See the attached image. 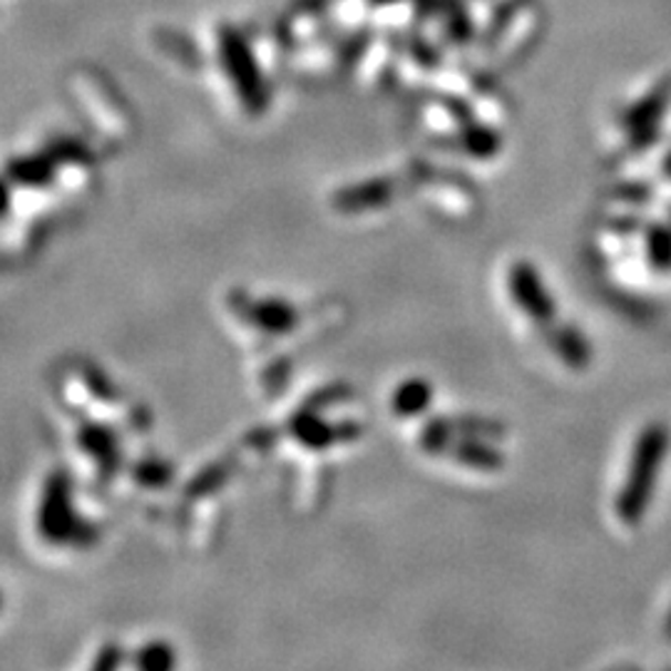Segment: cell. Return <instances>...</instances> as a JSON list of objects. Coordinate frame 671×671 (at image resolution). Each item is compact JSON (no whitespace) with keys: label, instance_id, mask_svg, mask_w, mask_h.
<instances>
[{"label":"cell","instance_id":"11","mask_svg":"<svg viewBox=\"0 0 671 671\" xmlns=\"http://www.w3.org/2000/svg\"><path fill=\"white\" fill-rule=\"evenodd\" d=\"M390 3H400V0H370V6H376V8H384Z\"/></svg>","mask_w":671,"mask_h":671},{"label":"cell","instance_id":"12","mask_svg":"<svg viewBox=\"0 0 671 671\" xmlns=\"http://www.w3.org/2000/svg\"><path fill=\"white\" fill-rule=\"evenodd\" d=\"M664 637L669 639L671 642V609H669V615H667V622H664Z\"/></svg>","mask_w":671,"mask_h":671},{"label":"cell","instance_id":"3","mask_svg":"<svg viewBox=\"0 0 671 671\" xmlns=\"http://www.w3.org/2000/svg\"><path fill=\"white\" fill-rule=\"evenodd\" d=\"M507 286H510V296L517 304L520 312H523L530 322L537 324L539 328H547L555 324L557 318V306L549 296L547 286L539 276L537 266L520 259L513 266H510V276H507Z\"/></svg>","mask_w":671,"mask_h":671},{"label":"cell","instance_id":"10","mask_svg":"<svg viewBox=\"0 0 671 671\" xmlns=\"http://www.w3.org/2000/svg\"><path fill=\"white\" fill-rule=\"evenodd\" d=\"M647 259L657 272H671V227L649 224L644 234Z\"/></svg>","mask_w":671,"mask_h":671},{"label":"cell","instance_id":"1","mask_svg":"<svg viewBox=\"0 0 671 671\" xmlns=\"http://www.w3.org/2000/svg\"><path fill=\"white\" fill-rule=\"evenodd\" d=\"M671 448V430L667 423L644 426L639 430L632 448V460H629L627 480L619 490L615 513L625 525H639L647 515L649 503L654 497V487L659 480V470L664 468V460Z\"/></svg>","mask_w":671,"mask_h":671},{"label":"cell","instance_id":"8","mask_svg":"<svg viewBox=\"0 0 671 671\" xmlns=\"http://www.w3.org/2000/svg\"><path fill=\"white\" fill-rule=\"evenodd\" d=\"M396 187L390 179H374V182L358 185L354 189H348V192H340L338 205L346 209H360V207H378L386 205L394 199Z\"/></svg>","mask_w":671,"mask_h":671},{"label":"cell","instance_id":"9","mask_svg":"<svg viewBox=\"0 0 671 671\" xmlns=\"http://www.w3.org/2000/svg\"><path fill=\"white\" fill-rule=\"evenodd\" d=\"M460 145L465 147L468 155H473L478 159H490L500 153V147H503V139L495 133L493 127L487 125H475L468 123L463 127V133H460Z\"/></svg>","mask_w":671,"mask_h":671},{"label":"cell","instance_id":"4","mask_svg":"<svg viewBox=\"0 0 671 671\" xmlns=\"http://www.w3.org/2000/svg\"><path fill=\"white\" fill-rule=\"evenodd\" d=\"M438 455L455 460L460 465L487 470V473L505 468V455L493 443H487V438L475 436H450Z\"/></svg>","mask_w":671,"mask_h":671},{"label":"cell","instance_id":"5","mask_svg":"<svg viewBox=\"0 0 671 671\" xmlns=\"http://www.w3.org/2000/svg\"><path fill=\"white\" fill-rule=\"evenodd\" d=\"M549 348L555 350L559 360H565L569 368L583 370L593 364V346L579 328L569 324H553L543 328Z\"/></svg>","mask_w":671,"mask_h":671},{"label":"cell","instance_id":"7","mask_svg":"<svg viewBox=\"0 0 671 671\" xmlns=\"http://www.w3.org/2000/svg\"><path fill=\"white\" fill-rule=\"evenodd\" d=\"M428 428L443 436H475V438H503L505 426L493 418H430Z\"/></svg>","mask_w":671,"mask_h":671},{"label":"cell","instance_id":"2","mask_svg":"<svg viewBox=\"0 0 671 671\" xmlns=\"http://www.w3.org/2000/svg\"><path fill=\"white\" fill-rule=\"evenodd\" d=\"M219 57H222V67L227 70L229 80H232L239 99L249 109H254V113L266 107L269 90L262 70L256 65L252 48L247 45V40L234 28L227 25L219 30Z\"/></svg>","mask_w":671,"mask_h":671},{"label":"cell","instance_id":"6","mask_svg":"<svg viewBox=\"0 0 671 671\" xmlns=\"http://www.w3.org/2000/svg\"><path fill=\"white\" fill-rule=\"evenodd\" d=\"M433 403V386L426 378H408L396 388L394 400V413L398 418H418Z\"/></svg>","mask_w":671,"mask_h":671}]
</instances>
